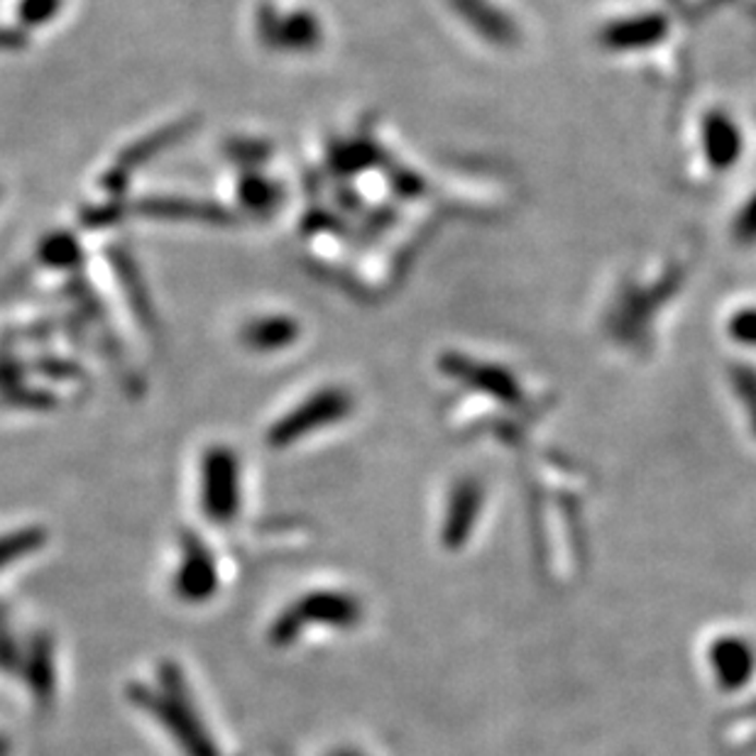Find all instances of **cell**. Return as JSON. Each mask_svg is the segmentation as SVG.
Wrapping results in <instances>:
<instances>
[{
	"mask_svg": "<svg viewBox=\"0 0 756 756\" xmlns=\"http://www.w3.org/2000/svg\"><path fill=\"white\" fill-rule=\"evenodd\" d=\"M131 700L150 715L184 756H221L176 663L167 661L159 669L157 685H131Z\"/></svg>",
	"mask_w": 756,
	"mask_h": 756,
	"instance_id": "1",
	"label": "cell"
},
{
	"mask_svg": "<svg viewBox=\"0 0 756 756\" xmlns=\"http://www.w3.org/2000/svg\"><path fill=\"white\" fill-rule=\"evenodd\" d=\"M361 600L343 590L308 593L294 605L275 617L270 626L272 646H292L308 626H328V630H353L361 622Z\"/></svg>",
	"mask_w": 756,
	"mask_h": 756,
	"instance_id": "2",
	"label": "cell"
},
{
	"mask_svg": "<svg viewBox=\"0 0 756 756\" xmlns=\"http://www.w3.org/2000/svg\"><path fill=\"white\" fill-rule=\"evenodd\" d=\"M202 510L208 522L221 526L235 522L241 512V471L231 451L216 449L206 453L202 471Z\"/></svg>",
	"mask_w": 756,
	"mask_h": 756,
	"instance_id": "3",
	"label": "cell"
},
{
	"mask_svg": "<svg viewBox=\"0 0 756 756\" xmlns=\"http://www.w3.org/2000/svg\"><path fill=\"white\" fill-rule=\"evenodd\" d=\"M218 563L206 541L196 534L182 536V553L172 578V588L179 600L202 605L211 600L218 590Z\"/></svg>",
	"mask_w": 756,
	"mask_h": 756,
	"instance_id": "4",
	"label": "cell"
},
{
	"mask_svg": "<svg viewBox=\"0 0 756 756\" xmlns=\"http://www.w3.org/2000/svg\"><path fill=\"white\" fill-rule=\"evenodd\" d=\"M345 406H347V402L343 400V397H338V394L318 397V400L308 402L306 406H302L300 412L290 414V416H286V419H282L280 424H277L275 429H272V434H270V443L286 446V443H292V441H300L302 436H306L308 431H314L316 426L336 422L338 416H343Z\"/></svg>",
	"mask_w": 756,
	"mask_h": 756,
	"instance_id": "5",
	"label": "cell"
},
{
	"mask_svg": "<svg viewBox=\"0 0 756 756\" xmlns=\"http://www.w3.org/2000/svg\"><path fill=\"white\" fill-rule=\"evenodd\" d=\"M25 673L35 698L42 705H49L57 688V666L54 646L45 636H37L33 646H29V654L25 656Z\"/></svg>",
	"mask_w": 756,
	"mask_h": 756,
	"instance_id": "6",
	"label": "cell"
},
{
	"mask_svg": "<svg viewBox=\"0 0 756 756\" xmlns=\"http://www.w3.org/2000/svg\"><path fill=\"white\" fill-rule=\"evenodd\" d=\"M47 541V532L45 529H23V532H13L0 539V565H5L10 561L25 559V556L39 551Z\"/></svg>",
	"mask_w": 756,
	"mask_h": 756,
	"instance_id": "7",
	"label": "cell"
},
{
	"mask_svg": "<svg viewBox=\"0 0 756 756\" xmlns=\"http://www.w3.org/2000/svg\"><path fill=\"white\" fill-rule=\"evenodd\" d=\"M331 756H365V754H361V752H357V749H336Z\"/></svg>",
	"mask_w": 756,
	"mask_h": 756,
	"instance_id": "8",
	"label": "cell"
},
{
	"mask_svg": "<svg viewBox=\"0 0 756 756\" xmlns=\"http://www.w3.org/2000/svg\"><path fill=\"white\" fill-rule=\"evenodd\" d=\"M8 754H10V742H8V737L0 734V756H8Z\"/></svg>",
	"mask_w": 756,
	"mask_h": 756,
	"instance_id": "9",
	"label": "cell"
}]
</instances>
